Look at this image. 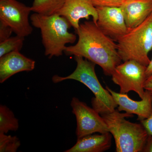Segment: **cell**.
<instances>
[{
    "mask_svg": "<svg viewBox=\"0 0 152 152\" xmlns=\"http://www.w3.org/2000/svg\"><path fill=\"white\" fill-rule=\"evenodd\" d=\"M78 40L75 45L66 47L67 56H81L100 66L106 76H111L121 63L115 41L105 34L93 21L80 24L75 30Z\"/></svg>",
    "mask_w": 152,
    "mask_h": 152,
    "instance_id": "1",
    "label": "cell"
},
{
    "mask_svg": "<svg viewBox=\"0 0 152 152\" xmlns=\"http://www.w3.org/2000/svg\"><path fill=\"white\" fill-rule=\"evenodd\" d=\"M32 25L39 29L45 55L49 58L63 55L68 44H73L76 36L69 32L72 26L64 17L58 14L45 15L33 14L30 17Z\"/></svg>",
    "mask_w": 152,
    "mask_h": 152,
    "instance_id": "2",
    "label": "cell"
},
{
    "mask_svg": "<svg viewBox=\"0 0 152 152\" xmlns=\"http://www.w3.org/2000/svg\"><path fill=\"white\" fill-rule=\"evenodd\" d=\"M114 111L101 115L115 139L116 152H142L149 136L141 123L131 122L126 118L133 115Z\"/></svg>",
    "mask_w": 152,
    "mask_h": 152,
    "instance_id": "3",
    "label": "cell"
},
{
    "mask_svg": "<svg viewBox=\"0 0 152 152\" xmlns=\"http://www.w3.org/2000/svg\"><path fill=\"white\" fill-rule=\"evenodd\" d=\"M77 63L75 70L66 77L53 76L52 81L58 83L68 80L77 81L88 87L94 95L91 101L93 108L101 115L111 113L118 107L112 95L99 81L95 72L96 64L81 56H75Z\"/></svg>",
    "mask_w": 152,
    "mask_h": 152,
    "instance_id": "4",
    "label": "cell"
},
{
    "mask_svg": "<svg viewBox=\"0 0 152 152\" xmlns=\"http://www.w3.org/2000/svg\"><path fill=\"white\" fill-rule=\"evenodd\" d=\"M117 42V49L123 61L134 60L148 66L152 49V13L141 24L128 31Z\"/></svg>",
    "mask_w": 152,
    "mask_h": 152,
    "instance_id": "5",
    "label": "cell"
},
{
    "mask_svg": "<svg viewBox=\"0 0 152 152\" xmlns=\"http://www.w3.org/2000/svg\"><path fill=\"white\" fill-rule=\"evenodd\" d=\"M117 66L112 75V80L120 87V93H137L141 99L145 96L144 84L147 78V66L134 60L124 61Z\"/></svg>",
    "mask_w": 152,
    "mask_h": 152,
    "instance_id": "6",
    "label": "cell"
},
{
    "mask_svg": "<svg viewBox=\"0 0 152 152\" xmlns=\"http://www.w3.org/2000/svg\"><path fill=\"white\" fill-rule=\"evenodd\" d=\"M31 7L17 0H0V22L9 26L16 35H30L33 28L29 21Z\"/></svg>",
    "mask_w": 152,
    "mask_h": 152,
    "instance_id": "7",
    "label": "cell"
},
{
    "mask_svg": "<svg viewBox=\"0 0 152 152\" xmlns=\"http://www.w3.org/2000/svg\"><path fill=\"white\" fill-rule=\"evenodd\" d=\"M71 106L77 121L76 134L77 139L95 133L109 132L103 118L93 108L76 97L72 99Z\"/></svg>",
    "mask_w": 152,
    "mask_h": 152,
    "instance_id": "8",
    "label": "cell"
},
{
    "mask_svg": "<svg viewBox=\"0 0 152 152\" xmlns=\"http://www.w3.org/2000/svg\"><path fill=\"white\" fill-rule=\"evenodd\" d=\"M97 25L105 34L117 42L128 31L121 7H97Z\"/></svg>",
    "mask_w": 152,
    "mask_h": 152,
    "instance_id": "9",
    "label": "cell"
},
{
    "mask_svg": "<svg viewBox=\"0 0 152 152\" xmlns=\"http://www.w3.org/2000/svg\"><path fill=\"white\" fill-rule=\"evenodd\" d=\"M106 88L112 95L120 112L137 115L138 119L140 121L148 118L151 114L152 96L148 91H145L143 99L136 101L130 98L127 94L116 92L108 86H106Z\"/></svg>",
    "mask_w": 152,
    "mask_h": 152,
    "instance_id": "10",
    "label": "cell"
},
{
    "mask_svg": "<svg viewBox=\"0 0 152 152\" xmlns=\"http://www.w3.org/2000/svg\"><path fill=\"white\" fill-rule=\"evenodd\" d=\"M56 14L66 18L75 30L80 26L81 19L88 20L91 16L93 22L97 25L98 18L96 8L90 0H65Z\"/></svg>",
    "mask_w": 152,
    "mask_h": 152,
    "instance_id": "11",
    "label": "cell"
},
{
    "mask_svg": "<svg viewBox=\"0 0 152 152\" xmlns=\"http://www.w3.org/2000/svg\"><path fill=\"white\" fill-rule=\"evenodd\" d=\"M35 61L22 54L13 52L0 58V83H3L15 74L33 71Z\"/></svg>",
    "mask_w": 152,
    "mask_h": 152,
    "instance_id": "12",
    "label": "cell"
},
{
    "mask_svg": "<svg viewBox=\"0 0 152 152\" xmlns=\"http://www.w3.org/2000/svg\"><path fill=\"white\" fill-rule=\"evenodd\" d=\"M128 28L141 24L152 13V0H126L121 7Z\"/></svg>",
    "mask_w": 152,
    "mask_h": 152,
    "instance_id": "13",
    "label": "cell"
},
{
    "mask_svg": "<svg viewBox=\"0 0 152 152\" xmlns=\"http://www.w3.org/2000/svg\"><path fill=\"white\" fill-rule=\"evenodd\" d=\"M92 134L77 139L75 145L65 152H103L110 149L112 135L108 132Z\"/></svg>",
    "mask_w": 152,
    "mask_h": 152,
    "instance_id": "14",
    "label": "cell"
},
{
    "mask_svg": "<svg viewBox=\"0 0 152 152\" xmlns=\"http://www.w3.org/2000/svg\"><path fill=\"white\" fill-rule=\"evenodd\" d=\"M65 0H34L31 10L36 13L51 15L62 7Z\"/></svg>",
    "mask_w": 152,
    "mask_h": 152,
    "instance_id": "15",
    "label": "cell"
},
{
    "mask_svg": "<svg viewBox=\"0 0 152 152\" xmlns=\"http://www.w3.org/2000/svg\"><path fill=\"white\" fill-rule=\"evenodd\" d=\"M19 128V120L7 106L0 105V133L7 134L10 131H17Z\"/></svg>",
    "mask_w": 152,
    "mask_h": 152,
    "instance_id": "16",
    "label": "cell"
},
{
    "mask_svg": "<svg viewBox=\"0 0 152 152\" xmlns=\"http://www.w3.org/2000/svg\"><path fill=\"white\" fill-rule=\"evenodd\" d=\"M24 37L16 35L0 43V58L13 52H20L23 45Z\"/></svg>",
    "mask_w": 152,
    "mask_h": 152,
    "instance_id": "17",
    "label": "cell"
},
{
    "mask_svg": "<svg viewBox=\"0 0 152 152\" xmlns=\"http://www.w3.org/2000/svg\"><path fill=\"white\" fill-rule=\"evenodd\" d=\"M20 145V141L16 136L0 133V152H16Z\"/></svg>",
    "mask_w": 152,
    "mask_h": 152,
    "instance_id": "18",
    "label": "cell"
},
{
    "mask_svg": "<svg viewBox=\"0 0 152 152\" xmlns=\"http://www.w3.org/2000/svg\"><path fill=\"white\" fill-rule=\"evenodd\" d=\"M97 7H121L126 0H90Z\"/></svg>",
    "mask_w": 152,
    "mask_h": 152,
    "instance_id": "19",
    "label": "cell"
},
{
    "mask_svg": "<svg viewBox=\"0 0 152 152\" xmlns=\"http://www.w3.org/2000/svg\"><path fill=\"white\" fill-rule=\"evenodd\" d=\"M13 32L10 26L0 22V43L10 37Z\"/></svg>",
    "mask_w": 152,
    "mask_h": 152,
    "instance_id": "20",
    "label": "cell"
},
{
    "mask_svg": "<svg viewBox=\"0 0 152 152\" xmlns=\"http://www.w3.org/2000/svg\"><path fill=\"white\" fill-rule=\"evenodd\" d=\"M140 122L149 135H152V113L148 118L142 120Z\"/></svg>",
    "mask_w": 152,
    "mask_h": 152,
    "instance_id": "21",
    "label": "cell"
},
{
    "mask_svg": "<svg viewBox=\"0 0 152 152\" xmlns=\"http://www.w3.org/2000/svg\"><path fill=\"white\" fill-rule=\"evenodd\" d=\"M144 89L152 96V75L146 79L144 84Z\"/></svg>",
    "mask_w": 152,
    "mask_h": 152,
    "instance_id": "22",
    "label": "cell"
},
{
    "mask_svg": "<svg viewBox=\"0 0 152 152\" xmlns=\"http://www.w3.org/2000/svg\"><path fill=\"white\" fill-rule=\"evenodd\" d=\"M143 152H152V135H149Z\"/></svg>",
    "mask_w": 152,
    "mask_h": 152,
    "instance_id": "23",
    "label": "cell"
},
{
    "mask_svg": "<svg viewBox=\"0 0 152 152\" xmlns=\"http://www.w3.org/2000/svg\"><path fill=\"white\" fill-rule=\"evenodd\" d=\"M152 75V58L151 60L150 64L147 66L146 70V76L147 78Z\"/></svg>",
    "mask_w": 152,
    "mask_h": 152,
    "instance_id": "24",
    "label": "cell"
}]
</instances>
